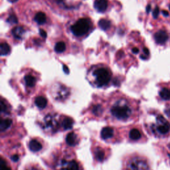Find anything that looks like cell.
I'll list each match as a JSON object with an SVG mask.
<instances>
[{
  "mask_svg": "<svg viewBox=\"0 0 170 170\" xmlns=\"http://www.w3.org/2000/svg\"><path fill=\"white\" fill-rule=\"evenodd\" d=\"M90 28V21L89 19L82 18L78 19L74 25L71 26V30L74 35L80 37L86 34L89 31Z\"/></svg>",
  "mask_w": 170,
  "mask_h": 170,
  "instance_id": "6da1fadb",
  "label": "cell"
},
{
  "mask_svg": "<svg viewBox=\"0 0 170 170\" xmlns=\"http://www.w3.org/2000/svg\"><path fill=\"white\" fill-rule=\"evenodd\" d=\"M66 142L69 146H74L77 144V136L73 132H71L68 134L66 138Z\"/></svg>",
  "mask_w": 170,
  "mask_h": 170,
  "instance_id": "8fae6325",
  "label": "cell"
},
{
  "mask_svg": "<svg viewBox=\"0 0 170 170\" xmlns=\"http://www.w3.org/2000/svg\"><path fill=\"white\" fill-rule=\"evenodd\" d=\"M35 20L39 25L44 24L47 20L46 15L42 12H39L35 15Z\"/></svg>",
  "mask_w": 170,
  "mask_h": 170,
  "instance_id": "4fadbf2b",
  "label": "cell"
},
{
  "mask_svg": "<svg viewBox=\"0 0 170 170\" xmlns=\"http://www.w3.org/2000/svg\"><path fill=\"white\" fill-rule=\"evenodd\" d=\"M0 170H11L10 168L6 165L5 162L2 158H1V161H0Z\"/></svg>",
  "mask_w": 170,
  "mask_h": 170,
  "instance_id": "484cf974",
  "label": "cell"
},
{
  "mask_svg": "<svg viewBox=\"0 0 170 170\" xmlns=\"http://www.w3.org/2000/svg\"><path fill=\"white\" fill-rule=\"evenodd\" d=\"M97 86L101 87L106 85L110 80V74L105 68H98L94 73Z\"/></svg>",
  "mask_w": 170,
  "mask_h": 170,
  "instance_id": "3957f363",
  "label": "cell"
},
{
  "mask_svg": "<svg viewBox=\"0 0 170 170\" xmlns=\"http://www.w3.org/2000/svg\"><path fill=\"white\" fill-rule=\"evenodd\" d=\"M168 155H169V158H170V154H169H169H168Z\"/></svg>",
  "mask_w": 170,
  "mask_h": 170,
  "instance_id": "60d3db41",
  "label": "cell"
},
{
  "mask_svg": "<svg viewBox=\"0 0 170 170\" xmlns=\"http://www.w3.org/2000/svg\"><path fill=\"white\" fill-rule=\"evenodd\" d=\"M96 158L99 162H102L104 159V152L100 148H96L95 150Z\"/></svg>",
  "mask_w": 170,
  "mask_h": 170,
  "instance_id": "7402d4cb",
  "label": "cell"
},
{
  "mask_svg": "<svg viewBox=\"0 0 170 170\" xmlns=\"http://www.w3.org/2000/svg\"><path fill=\"white\" fill-rule=\"evenodd\" d=\"M35 103L38 108L41 109H44V108L46 107L47 104V99H45V97L42 96H38L37 99L35 100Z\"/></svg>",
  "mask_w": 170,
  "mask_h": 170,
  "instance_id": "7c38bea8",
  "label": "cell"
},
{
  "mask_svg": "<svg viewBox=\"0 0 170 170\" xmlns=\"http://www.w3.org/2000/svg\"><path fill=\"white\" fill-rule=\"evenodd\" d=\"M93 112L95 115H99L100 113H102V108L100 105H96L93 108Z\"/></svg>",
  "mask_w": 170,
  "mask_h": 170,
  "instance_id": "4316f807",
  "label": "cell"
},
{
  "mask_svg": "<svg viewBox=\"0 0 170 170\" xmlns=\"http://www.w3.org/2000/svg\"><path fill=\"white\" fill-rule=\"evenodd\" d=\"M169 36L167 32L163 30H159L156 32L154 35V39L156 43L159 45L165 44L166 41L168 40Z\"/></svg>",
  "mask_w": 170,
  "mask_h": 170,
  "instance_id": "8992f818",
  "label": "cell"
},
{
  "mask_svg": "<svg viewBox=\"0 0 170 170\" xmlns=\"http://www.w3.org/2000/svg\"><path fill=\"white\" fill-rule=\"evenodd\" d=\"M29 148H30V150L33 152H39L42 149L41 143L36 140H31L30 142H29Z\"/></svg>",
  "mask_w": 170,
  "mask_h": 170,
  "instance_id": "9c48e42d",
  "label": "cell"
},
{
  "mask_svg": "<svg viewBox=\"0 0 170 170\" xmlns=\"http://www.w3.org/2000/svg\"><path fill=\"white\" fill-rule=\"evenodd\" d=\"M11 159L14 162H17L19 160V156L17 155H14L11 157Z\"/></svg>",
  "mask_w": 170,
  "mask_h": 170,
  "instance_id": "4dcf8cb0",
  "label": "cell"
},
{
  "mask_svg": "<svg viewBox=\"0 0 170 170\" xmlns=\"http://www.w3.org/2000/svg\"><path fill=\"white\" fill-rule=\"evenodd\" d=\"M94 7L99 12H104L108 8L107 0H96L94 2Z\"/></svg>",
  "mask_w": 170,
  "mask_h": 170,
  "instance_id": "52a82bcc",
  "label": "cell"
},
{
  "mask_svg": "<svg viewBox=\"0 0 170 170\" xmlns=\"http://www.w3.org/2000/svg\"><path fill=\"white\" fill-rule=\"evenodd\" d=\"M45 122H46V126L47 127L52 128H54L56 126V122L54 120V119L50 116H47L45 118Z\"/></svg>",
  "mask_w": 170,
  "mask_h": 170,
  "instance_id": "603a6c76",
  "label": "cell"
},
{
  "mask_svg": "<svg viewBox=\"0 0 170 170\" xmlns=\"http://www.w3.org/2000/svg\"><path fill=\"white\" fill-rule=\"evenodd\" d=\"M11 49L9 45L7 42H2L0 45V53H1L2 56H4V55H7L10 53Z\"/></svg>",
  "mask_w": 170,
  "mask_h": 170,
  "instance_id": "9a60e30c",
  "label": "cell"
},
{
  "mask_svg": "<svg viewBox=\"0 0 170 170\" xmlns=\"http://www.w3.org/2000/svg\"><path fill=\"white\" fill-rule=\"evenodd\" d=\"M39 33H40L42 37H43V38L47 37V33L45 32L44 30H42V29H40V30H39Z\"/></svg>",
  "mask_w": 170,
  "mask_h": 170,
  "instance_id": "f546056e",
  "label": "cell"
},
{
  "mask_svg": "<svg viewBox=\"0 0 170 170\" xmlns=\"http://www.w3.org/2000/svg\"><path fill=\"white\" fill-rule=\"evenodd\" d=\"M7 22L11 24H16L18 23L17 17L15 15H11L7 19Z\"/></svg>",
  "mask_w": 170,
  "mask_h": 170,
  "instance_id": "d4e9b609",
  "label": "cell"
},
{
  "mask_svg": "<svg viewBox=\"0 0 170 170\" xmlns=\"http://www.w3.org/2000/svg\"><path fill=\"white\" fill-rule=\"evenodd\" d=\"M28 170H37V169H35V168H31V169H29Z\"/></svg>",
  "mask_w": 170,
  "mask_h": 170,
  "instance_id": "ab89813d",
  "label": "cell"
},
{
  "mask_svg": "<svg viewBox=\"0 0 170 170\" xmlns=\"http://www.w3.org/2000/svg\"><path fill=\"white\" fill-rule=\"evenodd\" d=\"M18 0H8V2H11V3H15L16 2H17Z\"/></svg>",
  "mask_w": 170,
  "mask_h": 170,
  "instance_id": "f35d334b",
  "label": "cell"
},
{
  "mask_svg": "<svg viewBox=\"0 0 170 170\" xmlns=\"http://www.w3.org/2000/svg\"><path fill=\"white\" fill-rule=\"evenodd\" d=\"M114 134V130L110 127L104 128L101 131V137L104 140H107L112 138Z\"/></svg>",
  "mask_w": 170,
  "mask_h": 170,
  "instance_id": "ba28073f",
  "label": "cell"
},
{
  "mask_svg": "<svg viewBox=\"0 0 170 170\" xmlns=\"http://www.w3.org/2000/svg\"><path fill=\"white\" fill-rule=\"evenodd\" d=\"M65 49H66V45L63 41L57 42L55 46V51L58 53H63L65 51Z\"/></svg>",
  "mask_w": 170,
  "mask_h": 170,
  "instance_id": "44dd1931",
  "label": "cell"
},
{
  "mask_svg": "<svg viewBox=\"0 0 170 170\" xmlns=\"http://www.w3.org/2000/svg\"><path fill=\"white\" fill-rule=\"evenodd\" d=\"M159 9L158 7H156L154 9V10L153 11V17H154L155 19L158 18V15H159Z\"/></svg>",
  "mask_w": 170,
  "mask_h": 170,
  "instance_id": "f1b7e54d",
  "label": "cell"
},
{
  "mask_svg": "<svg viewBox=\"0 0 170 170\" xmlns=\"http://www.w3.org/2000/svg\"><path fill=\"white\" fill-rule=\"evenodd\" d=\"M25 31L22 27H16L13 29L12 34L14 37L17 39H21L23 36L25 34Z\"/></svg>",
  "mask_w": 170,
  "mask_h": 170,
  "instance_id": "30bf717a",
  "label": "cell"
},
{
  "mask_svg": "<svg viewBox=\"0 0 170 170\" xmlns=\"http://www.w3.org/2000/svg\"><path fill=\"white\" fill-rule=\"evenodd\" d=\"M99 25L100 27V29H102V30L106 31L109 29H110V26H111V24H110V21L107 20V19H102L99 21Z\"/></svg>",
  "mask_w": 170,
  "mask_h": 170,
  "instance_id": "2e32d148",
  "label": "cell"
},
{
  "mask_svg": "<svg viewBox=\"0 0 170 170\" xmlns=\"http://www.w3.org/2000/svg\"><path fill=\"white\" fill-rule=\"evenodd\" d=\"M162 14L165 16V17H168V16L169 15V13L168 11H166V10H163L162 11Z\"/></svg>",
  "mask_w": 170,
  "mask_h": 170,
  "instance_id": "836d02e7",
  "label": "cell"
},
{
  "mask_svg": "<svg viewBox=\"0 0 170 170\" xmlns=\"http://www.w3.org/2000/svg\"><path fill=\"white\" fill-rule=\"evenodd\" d=\"M25 81L27 87H33L36 83V78L31 75H27L25 77Z\"/></svg>",
  "mask_w": 170,
  "mask_h": 170,
  "instance_id": "e0dca14e",
  "label": "cell"
},
{
  "mask_svg": "<svg viewBox=\"0 0 170 170\" xmlns=\"http://www.w3.org/2000/svg\"><path fill=\"white\" fill-rule=\"evenodd\" d=\"M128 170H149L148 165L144 161L134 159L130 162L127 167Z\"/></svg>",
  "mask_w": 170,
  "mask_h": 170,
  "instance_id": "277c9868",
  "label": "cell"
},
{
  "mask_svg": "<svg viewBox=\"0 0 170 170\" xmlns=\"http://www.w3.org/2000/svg\"><path fill=\"white\" fill-rule=\"evenodd\" d=\"M143 53H144L146 55V56H148V55H150V51H149L148 48H146V47L143 48Z\"/></svg>",
  "mask_w": 170,
  "mask_h": 170,
  "instance_id": "1f68e13d",
  "label": "cell"
},
{
  "mask_svg": "<svg viewBox=\"0 0 170 170\" xmlns=\"http://www.w3.org/2000/svg\"><path fill=\"white\" fill-rule=\"evenodd\" d=\"M159 96L163 100H170V90L167 89V88H163L159 92Z\"/></svg>",
  "mask_w": 170,
  "mask_h": 170,
  "instance_id": "ac0fdd59",
  "label": "cell"
},
{
  "mask_svg": "<svg viewBox=\"0 0 170 170\" xmlns=\"http://www.w3.org/2000/svg\"><path fill=\"white\" fill-rule=\"evenodd\" d=\"M129 136L133 140H138L141 138V133L138 129H132L130 132Z\"/></svg>",
  "mask_w": 170,
  "mask_h": 170,
  "instance_id": "d6986e66",
  "label": "cell"
},
{
  "mask_svg": "<svg viewBox=\"0 0 170 170\" xmlns=\"http://www.w3.org/2000/svg\"><path fill=\"white\" fill-rule=\"evenodd\" d=\"M68 170H79L77 163L75 161H71L68 164Z\"/></svg>",
  "mask_w": 170,
  "mask_h": 170,
  "instance_id": "cb8c5ba5",
  "label": "cell"
},
{
  "mask_svg": "<svg viewBox=\"0 0 170 170\" xmlns=\"http://www.w3.org/2000/svg\"><path fill=\"white\" fill-rule=\"evenodd\" d=\"M12 124V120L11 119H4L1 120V122H0V130H2V132L5 131L7 129H8L9 127L11 126Z\"/></svg>",
  "mask_w": 170,
  "mask_h": 170,
  "instance_id": "5bb4252c",
  "label": "cell"
},
{
  "mask_svg": "<svg viewBox=\"0 0 170 170\" xmlns=\"http://www.w3.org/2000/svg\"><path fill=\"white\" fill-rule=\"evenodd\" d=\"M150 11H151V5H148V6H147V8H146V12L147 13H149Z\"/></svg>",
  "mask_w": 170,
  "mask_h": 170,
  "instance_id": "d590c367",
  "label": "cell"
},
{
  "mask_svg": "<svg viewBox=\"0 0 170 170\" xmlns=\"http://www.w3.org/2000/svg\"><path fill=\"white\" fill-rule=\"evenodd\" d=\"M169 148H170V145H169Z\"/></svg>",
  "mask_w": 170,
  "mask_h": 170,
  "instance_id": "7bdbcfd3",
  "label": "cell"
},
{
  "mask_svg": "<svg viewBox=\"0 0 170 170\" xmlns=\"http://www.w3.org/2000/svg\"><path fill=\"white\" fill-rule=\"evenodd\" d=\"M111 112L118 119L126 120L131 114V110L126 104L118 103L112 108Z\"/></svg>",
  "mask_w": 170,
  "mask_h": 170,
  "instance_id": "7a4b0ae2",
  "label": "cell"
},
{
  "mask_svg": "<svg viewBox=\"0 0 170 170\" xmlns=\"http://www.w3.org/2000/svg\"><path fill=\"white\" fill-rule=\"evenodd\" d=\"M53 1L57 3V4H61V3H63L64 2V0H53Z\"/></svg>",
  "mask_w": 170,
  "mask_h": 170,
  "instance_id": "8d00e7d4",
  "label": "cell"
},
{
  "mask_svg": "<svg viewBox=\"0 0 170 170\" xmlns=\"http://www.w3.org/2000/svg\"><path fill=\"white\" fill-rule=\"evenodd\" d=\"M132 52L134 53H135V54H137V53H139V49L138 48H133V49H132Z\"/></svg>",
  "mask_w": 170,
  "mask_h": 170,
  "instance_id": "e575fe53",
  "label": "cell"
},
{
  "mask_svg": "<svg viewBox=\"0 0 170 170\" xmlns=\"http://www.w3.org/2000/svg\"><path fill=\"white\" fill-rule=\"evenodd\" d=\"M169 9H170V5H169Z\"/></svg>",
  "mask_w": 170,
  "mask_h": 170,
  "instance_id": "b9f144b4",
  "label": "cell"
},
{
  "mask_svg": "<svg viewBox=\"0 0 170 170\" xmlns=\"http://www.w3.org/2000/svg\"><path fill=\"white\" fill-rule=\"evenodd\" d=\"M140 58H141L142 59L146 60V58H147V57H146V56H144V55H141V56H140Z\"/></svg>",
  "mask_w": 170,
  "mask_h": 170,
  "instance_id": "74e56055",
  "label": "cell"
},
{
  "mask_svg": "<svg viewBox=\"0 0 170 170\" xmlns=\"http://www.w3.org/2000/svg\"><path fill=\"white\" fill-rule=\"evenodd\" d=\"M0 109H1L2 112H5L7 111V106L3 100H1V103H0Z\"/></svg>",
  "mask_w": 170,
  "mask_h": 170,
  "instance_id": "83f0119b",
  "label": "cell"
},
{
  "mask_svg": "<svg viewBox=\"0 0 170 170\" xmlns=\"http://www.w3.org/2000/svg\"><path fill=\"white\" fill-rule=\"evenodd\" d=\"M157 121L159 126L157 128L158 131L162 134H165L170 130V124L162 116L157 118Z\"/></svg>",
  "mask_w": 170,
  "mask_h": 170,
  "instance_id": "5b68a950",
  "label": "cell"
},
{
  "mask_svg": "<svg viewBox=\"0 0 170 170\" xmlns=\"http://www.w3.org/2000/svg\"><path fill=\"white\" fill-rule=\"evenodd\" d=\"M63 71H64L65 73H66V74L69 73V69H68V68L66 66V65H63Z\"/></svg>",
  "mask_w": 170,
  "mask_h": 170,
  "instance_id": "d6a6232c",
  "label": "cell"
},
{
  "mask_svg": "<svg viewBox=\"0 0 170 170\" xmlns=\"http://www.w3.org/2000/svg\"><path fill=\"white\" fill-rule=\"evenodd\" d=\"M73 124V121L71 118H65L63 120V122H62V126H63L65 130L72 128Z\"/></svg>",
  "mask_w": 170,
  "mask_h": 170,
  "instance_id": "ffe728a7",
  "label": "cell"
}]
</instances>
